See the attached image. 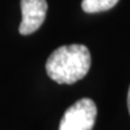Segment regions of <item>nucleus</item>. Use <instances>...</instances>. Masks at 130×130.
Segmentation results:
<instances>
[{"label": "nucleus", "instance_id": "nucleus-1", "mask_svg": "<svg viewBox=\"0 0 130 130\" xmlns=\"http://www.w3.org/2000/svg\"><path fill=\"white\" fill-rule=\"evenodd\" d=\"M90 64V52L84 45H66L51 53L46 61V71L57 83L74 84L88 74Z\"/></svg>", "mask_w": 130, "mask_h": 130}, {"label": "nucleus", "instance_id": "nucleus-2", "mask_svg": "<svg viewBox=\"0 0 130 130\" xmlns=\"http://www.w3.org/2000/svg\"><path fill=\"white\" fill-rule=\"evenodd\" d=\"M96 113V105L92 99H79L65 111L59 130H92L95 124Z\"/></svg>", "mask_w": 130, "mask_h": 130}, {"label": "nucleus", "instance_id": "nucleus-3", "mask_svg": "<svg viewBox=\"0 0 130 130\" xmlns=\"http://www.w3.org/2000/svg\"><path fill=\"white\" fill-rule=\"evenodd\" d=\"M47 7L46 0H21L22 22L19 32L22 35H29L36 31L46 18Z\"/></svg>", "mask_w": 130, "mask_h": 130}, {"label": "nucleus", "instance_id": "nucleus-4", "mask_svg": "<svg viewBox=\"0 0 130 130\" xmlns=\"http://www.w3.org/2000/svg\"><path fill=\"white\" fill-rule=\"evenodd\" d=\"M119 0H83L82 10L87 13H96L112 9Z\"/></svg>", "mask_w": 130, "mask_h": 130}, {"label": "nucleus", "instance_id": "nucleus-5", "mask_svg": "<svg viewBox=\"0 0 130 130\" xmlns=\"http://www.w3.org/2000/svg\"><path fill=\"white\" fill-rule=\"evenodd\" d=\"M128 110H129V113H130V87H129V90H128Z\"/></svg>", "mask_w": 130, "mask_h": 130}]
</instances>
